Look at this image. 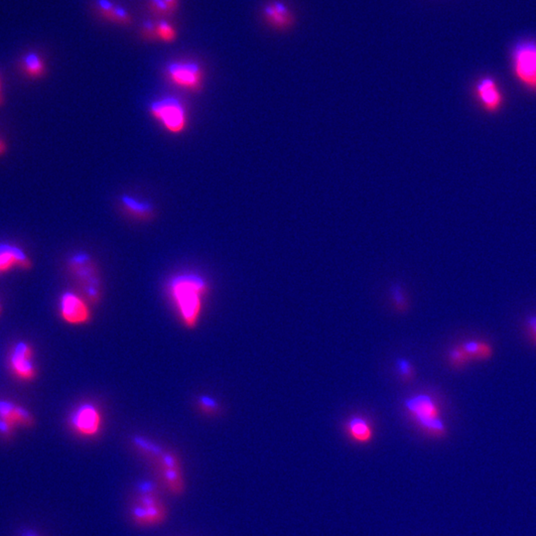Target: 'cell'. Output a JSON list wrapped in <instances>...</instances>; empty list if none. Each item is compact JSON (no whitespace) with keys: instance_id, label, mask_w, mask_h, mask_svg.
<instances>
[{"instance_id":"cell-1","label":"cell","mask_w":536,"mask_h":536,"mask_svg":"<svg viewBox=\"0 0 536 536\" xmlns=\"http://www.w3.org/2000/svg\"><path fill=\"white\" fill-rule=\"evenodd\" d=\"M166 291L181 323L193 330L200 321L204 300L210 292V285L201 275L185 272L172 276Z\"/></svg>"},{"instance_id":"cell-2","label":"cell","mask_w":536,"mask_h":536,"mask_svg":"<svg viewBox=\"0 0 536 536\" xmlns=\"http://www.w3.org/2000/svg\"><path fill=\"white\" fill-rule=\"evenodd\" d=\"M134 443L142 454L156 465L164 489L172 496L183 495L186 491V481L180 458L173 452L160 448L158 445L141 437L135 438Z\"/></svg>"},{"instance_id":"cell-3","label":"cell","mask_w":536,"mask_h":536,"mask_svg":"<svg viewBox=\"0 0 536 536\" xmlns=\"http://www.w3.org/2000/svg\"><path fill=\"white\" fill-rule=\"evenodd\" d=\"M403 408L418 429L429 438L443 439L448 434L440 403L430 393L420 392L407 397Z\"/></svg>"},{"instance_id":"cell-4","label":"cell","mask_w":536,"mask_h":536,"mask_svg":"<svg viewBox=\"0 0 536 536\" xmlns=\"http://www.w3.org/2000/svg\"><path fill=\"white\" fill-rule=\"evenodd\" d=\"M130 518L139 528H155L164 525L168 518L165 501L151 482H141L135 491Z\"/></svg>"},{"instance_id":"cell-5","label":"cell","mask_w":536,"mask_h":536,"mask_svg":"<svg viewBox=\"0 0 536 536\" xmlns=\"http://www.w3.org/2000/svg\"><path fill=\"white\" fill-rule=\"evenodd\" d=\"M149 114L166 132L180 134L189 124L186 105L175 97H164L149 105Z\"/></svg>"},{"instance_id":"cell-6","label":"cell","mask_w":536,"mask_h":536,"mask_svg":"<svg viewBox=\"0 0 536 536\" xmlns=\"http://www.w3.org/2000/svg\"><path fill=\"white\" fill-rule=\"evenodd\" d=\"M69 267L82 285L85 296L91 303L97 305L102 299L100 269L87 253H77L69 260Z\"/></svg>"},{"instance_id":"cell-7","label":"cell","mask_w":536,"mask_h":536,"mask_svg":"<svg viewBox=\"0 0 536 536\" xmlns=\"http://www.w3.org/2000/svg\"><path fill=\"white\" fill-rule=\"evenodd\" d=\"M165 75L172 85L190 92L201 91L205 78L203 68L194 61H173L167 64Z\"/></svg>"},{"instance_id":"cell-8","label":"cell","mask_w":536,"mask_h":536,"mask_svg":"<svg viewBox=\"0 0 536 536\" xmlns=\"http://www.w3.org/2000/svg\"><path fill=\"white\" fill-rule=\"evenodd\" d=\"M102 412L92 402H85L76 407L70 416V426L74 432L86 439H93L102 432Z\"/></svg>"},{"instance_id":"cell-9","label":"cell","mask_w":536,"mask_h":536,"mask_svg":"<svg viewBox=\"0 0 536 536\" xmlns=\"http://www.w3.org/2000/svg\"><path fill=\"white\" fill-rule=\"evenodd\" d=\"M513 74L518 82L530 92L536 93V44L523 43L513 53Z\"/></svg>"},{"instance_id":"cell-10","label":"cell","mask_w":536,"mask_h":536,"mask_svg":"<svg viewBox=\"0 0 536 536\" xmlns=\"http://www.w3.org/2000/svg\"><path fill=\"white\" fill-rule=\"evenodd\" d=\"M59 310L64 321L70 325H85L92 319L87 302L73 292H65L61 296Z\"/></svg>"},{"instance_id":"cell-11","label":"cell","mask_w":536,"mask_h":536,"mask_svg":"<svg viewBox=\"0 0 536 536\" xmlns=\"http://www.w3.org/2000/svg\"><path fill=\"white\" fill-rule=\"evenodd\" d=\"M474 95L485 112L496 114L501 109L503 95L493 78H482L474 86Z\"/></svg>"},{"instance_id":"cell-12","label":"cell","mask_w":536,"mask_h":536,"mask_svg":"<svg viewBox=\"0 0 536 536\" xmlns=\"http://www.w3.org/2000/svg\"><path fill=\"white\" fill-rule=\"evenodd\" d=\"M31 346L26 343H18L12 351L11 366L17 377L24 380H31L35 378V366L32 363Z\"/></svg>"},{"instance_id":"cell-13","label":"cell","mask_w":536,"mask_h":536,"mask_svg":"<svg viewBox=\"0 0 536 536\" xmlns=\"http://www.w3.org/2000/svg\"><path fill=\"white\" fill-rule=\"evenodd\" d=\"M345 432L348 438L359 445L370 444L375 437L373 423L363 415H353L346 419Z\"/></svg>"},{"instance_id":"cell-14","label":"cell","mask_w":536,"mask_h":536,"mask_svg":"<svg viewBox=\"0 0 536 536\" xmlns=\"http://www.w3.org/2000/svg\"><path fill=\"white\" fill-rule=\"evenodd\" d=\"M31 267V260L21 247L7 243L0 245V274H6L16 267L29 269Z\"/></svg>"},{"instance_id":"cell-15","label":"cell","mask_w":536,"mask_h":536,"mask_svg":"<svg viewBox=\"0 0 536 536\" xmlns=\"http://www.w3.org/2000/svg\"><path fill=\"white\" fill-rule=\"evenodd\" d=\"M263 16L270 26L279 30L289 28L293 23L292 12L284 2L274 1L267 4L263 8Z\"/></svg>"},{"instance_id":"cell-16","label":"cell","mask_w":536,"mask_h":536,"mask_svg":"<svg viewBox=\"0 0 536 536\" xmlns=\"http://www.w3.org/2000/svg\"><path fill=\"white\" fill-rule=\"evenodd\" d=\"M0 420L6 423L11 430L18 425L30 426L33 423L30 412L6 400H0Z\"/></svg>"},{"instance_id":"cell-17","label":"cell","mask_w":536,"mask_h":536,"mask_svg":"<svg viewBox=\"0 0 536 536\" xmlns=\"http://www.w3.org/2000/svg\"><path fill=\"white\" fill-rule=\"evenodd\" d=\"M120 202L125 211L137 220L147 221L154 216V206L149 202L141 201L129 195L122 196Z\"/></svg>"},{"instance_id":"cell-18","label":"cell","mask_w":536,"mask_h":536,"mask_svg":"<svg viewBox=\"0 0 536 536\" xmlns=\"http://www.w3.org/2000/svg\"><path fill=\"white\" fill-rule=\"evenodd\" d=\"M471 361H487L493 358L495 350L489 342L471 340L462 343Z\"/></svg>"},{"instance_id":"cell-19","label":"cell","mask_w":536,"mask_h":536,"mask_svg":"<svg viewBox=\"0 0 536 536\" xmlns=\"http://www.w3.org/2000/svg\"><path fill=\"white\" fill-rule=\"evenodd\" d=\"M23 69L31 78H40L45 75L46 65L43 59L37 53L31 52L23 58Z\"/></svg>"},{"instance_id":"cell-20","label":"cell","mask_w":536,"mask_h":536,"mask_svg":"<svg viewBox=\"0 0 536 536\" xmlns=\"http://www.w3.org/2000/svg\"><path fill=\"white\" fill-rule=\"evenodd\" d=\"M447 356H448L447 360H448L449 366L455 370H462L472 363L462 344L452 346Z\"/></svg>"},{"instance_id":"cell-21","label":"cell","mask_w":536,"mask_h":536,"mask_svg":"<svg viewBox=\"0 0 536 536\" xmlns=\"http://www.w3.org/2000/svg\"><path fill=\"white\" fill-rule=\"evenodd\" d=\"M390 298H392L393 307L397 312L403 313L407 311L408 308L407 295L400 285L393 284L390 287Z\"/></svg>"},{"instance_id":"cell-22","label":"cell","mask_w":536,"mask_h":536,"mask_svg":"<svg viewBox=\"0 0 536 536\" xmlns=\"http://www.w3.org/2000/svg\"><path fill=\"white\" fill-rule=\"evenodd\" d=\"M395 368H397L398 377L402 382L410 383L415 377L414 366H413L412 361L407 360V359H397V363H395Z\"/></svg>"},{"instance_id":"cell-23","label":"cell","mask_w":536,"mask_h":536,"mask_svg":"<svg viewBox=\"0 0 536 536\" xmlns=\"http://www.w3.org/2000/svg\"><path fill=\"white\" fill-rule=\"evenodd\" d=\"M197 405H198L199 409L204 414L208 415V416L217 415L221 409L220 404H219L217 400L210 397H206V395H202V397L198 398Z\"/></svg>"},{"instance_id":"cell-24","label":"cell","mask_w":536,"mask_h":536,"mask_svg":"<svg viewBox=\"0 0 536 536\" xmlns=\"http://www.w3.org/2000/svg\"><path fill=\"white\" fill-rule=\"evenodd\" d=\"M157 35L158 39L165 43H172L176 40L177 32L173 25H171L169 22L165 21H161L157 22Z\"/></svg>"},{"instance_id":"cell-25","label":"cell","mask_w":536,"mask_h":536,"mask_svg":"<svg viewBox=\"0 0 536 536\" xmlns=\"http://www.w3.org/2000/svg\"><path fill=\"white\" fill-rule=\"evenodd\" d=\"M148 6L152 13L158 17H169L173 14L164 0H148Z\"/></svg>"},{"instance_id":"cell-26","label":"cell","mask_w":536,"mask_h":536,"mask_svg":"<svg viewBox=\"0 0 536 536\" xmlns=\"http://www.w3.org/2000/svg\"><path fill=\"white\" fill-rule=\"evenodd\" d=\"M112 22L119 25L127 26L132 23V17L129 11L124 7L117 4L115 6L114 16H112Z\"/></svg>"},{"instance_id":"cell-27","label":"cell","mask_w":536,"mask_h":536,"mask_svg":"<svg viewBox=\"0 0 536 536\" xmlns=\"http://www.w3.org/2000/svg\"><path fill=\"white\" fill-rule=\"evenodd\" d=\"M95 6H97L100 16L103 18L107 19V21L112 22L117 4L112 2V0H95Z\"/></svg>"},{"instance_id":"cell-28","label":"cell","mask_w":536,"mask_h":536,"mask_svg":"<svg viewBox=\"0 0 536 536\" xmlns=\"http://www.w3.org/2000/svg\"><path fill=\"white\" fill-rule=\"evenodd\" d=\"M141 33L142 36H144L145 39H147V40H157V39H158V35H157L156 22L150 21V19L144 21L141 26Z\"/></svg>"},{"instance_id":"cell-29","label":"cell","mask_w":536,"mask_h":536,"mask_svg":"<svg viewBox=\"0 0 536 536\" xmlns=\"http://www.w3.org/2000/svg\"><path fill=\"white\" fill-rule=\"evenodd\" d=\"M525 331L532 345L536 346V315L528 317L526 319Z\"/></svg>"},{"instance_id":"cell-30","label":"cell","mask_w":536,"mask_h":536,"mask_svg":"<svg viewBox=\"0 0 536 536\" xmlns=\"http://www.w3.org/2000/svg\"><path fill=\"white\" fill-rule=\"evenodd\" d=\"M164 1L166 2L167 6H168L169 8H170L172 13L174 14L177 11H178L179 0H164Z\"/></svg>"},{"instance_id":"cell-31","label":"cell","mask_w":536,"mask_h":536,"mask_svg":"<svg viewBox=\"0 0 536 536\" xmlns=\"http://www.w3.org/2000/svg\"><path fill=\"white\" fill-rule=\"evenodd\" d=\"M6 149H7V145L6 144V141H4V139H2L1 137H0V156L6 153Z\"/></svg>"}]
</instances>
